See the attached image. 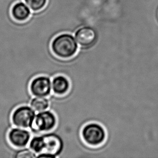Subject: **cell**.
<instances>
[{
  "label": "cell",
  "mask_w": 158,
  "mask_h": 158,
  "mask_svg": "<svg viewBox=\"0 0 158 158\" xmlns=\"http://www.w3.org/2000/svg\"><path fill=\"white\" fill-rule=\"evenodd\" d=\"M75 39L81 47L84 48L91 47L94 45L97 40V34L94 28L83 27L75 32Z\"/></svg>",
  "instance_id": "obj_8"
},
{
  "label": "cell",
  "mask_w": 158,
  "mask_h": 158,
  "mask_svg": "<svg viewBox=\"0 0 158 158\" xmlns=\"http://www.w3.org/2000/svg\"><path fill=\"white\" fill-rule=\"evenodd\" d=\"M70 82L67 78L63 76H57L53 78L52 81V90L58 96L66 94L70 89Z\"/></svg>",
  "instance_id": "obj_10"
},
{
  "label": "cell",
  "mask_w": 158,
  "mask_h": 158,
  "mask_svg": "<svg viewBox=\"0 0 158 158\" xmlns=\"http://www.w3.org/2000/svg\"><path fill=\"white\" fill-rule=\"evenodd\" d=\"M44 151L56 157L59 156L63 150L64 143L62 138L55 133H47L43 135Z\"/></svg>",
  "instance_id": "obj_6"
},
{
  "label": "cell",
  "mask_w": 158,
  "mask_h": 158,
  "mask_svg": "<svg viewBox=\"0 0 158 158\" xmlns=\"http://www.w3.org/2000/svg\"><path fill=\"white\" fill-rule=\"evenodd\" d=\"M49 101L46 97H36L30 102V107L36 112L46 111L49 107Z\"/></svg>",
  "instance_id": "obj_11"
},
{
  "label": "cell",
  "mask_w": 158,
  "mask_h": 158,
  "mask_svg": "<svg viewBox=\"0 0 158 158\" xmlns=\"http://www.w3.org/2000/svg\"><path fill=\"white\" fill-rule=\"evenodd\" d=\"M8 138L10 143L18 148H26L30 142L31 135L25 128L13 127L9 131Z\"/></svg>",
  "instance_id": "obj_7"
},
{
  "label": "cell",
  "mask_w": 158,
  "mask_h": 158,
  "mask_svg": "<svg viewBox=\"0 0 158 158\" xmlns=\"http://www.w3.org/2000/svg\"><path fill=\"white\" fill-rule=\"evenodd\" d=\"M81 137L88 145L97 146L104 142L106 135L104 128L101 125L90 123L86 125L82 129Z\"/></svg>",
  "instance_id": "obj_2"
},
{
  "label": "cell",
  "mask_w": 158,
  "mask_h": 158,
  "mask_svg": "<svg viewBox=\"0 0 158 158\" xmlns=\"http://www.w3.org/2000/svg\"><path fill=\"white\" fill-rule=\"evenodd\" d=\"M57 124L55 115L51 111L40 112L36 115L31 128L34 132H47L52 130Z\"/></svg>",
  "instance_id": "obj_4"
},
{
  "label": "cell",
  "mask_w": 158,
  "mask_h": 158,
  "mask_svg": "<svg viewBox=\"0 0 158 158\" xmlns=\"http://www.w3.org/2000/svg\"><path fill=\"white\" fill-rule=\"evenodd\" d=\"M11 13L13 19L19 22H24L28 20L31 15V11L26 3L18 1L13 4Z\"/></svg>",
  "instance_id": "obj_9"
},
{
  "label": "cell",
  "mask_w": 158,
  "mask_h": 158,
  "mask_svg": "<svg viewBox=\"0 0 158 158\" xmlns=\"http://www.w3.org/2000/svg\"><path fill=\"white\" fill-rule=\"evenodd\" d=\"M36 157V154L31 150L24 148H19L15 158H32Z\"/></svg>",
  "instance_id": "obj_14"
},
{
  "label": "cell",
  "mask_w": 158,
  "mask_h": 158,
  "mask_svg": "<svg viewBox=\"0 0 158 158\" xmlns=\"http://www.w3.org/2000/svg\"><path fill=\"white\" fill-rule=\"evenodd\" d=\"M29 148L36 154H41L44 151L43 136H37L32 138L29 143Z\"/></svg>",
  "instance_id": "obj_12"
},
{
  "label": "cell",
  "mask_w": 158,
  "mask_h": 158,
  "mask_svg": "<svg viewBox=\"0 0 158 158\" xmlns=\"http://www.w3.org/2000/svg\"><path fill=\"white\" fill-rule=\"evenodd\" d=\"M30 10L37 12L41 11L47 4L48 0H23Z\"/></svg>",
  "instance_id": "obj_13"
},
{
  "label": "cell",
  "mask_w": 158,
  "mask_h": 158,
  "mask_svg": "<svg viewBox=\"0 0 158 158\" xmlns=\"http://www.w3.org/2000/svg\"><path fill=\"white\" fill-rule=\"evenodd\" d=\"M53 54L61 59H69L76 54L77 42L75 37L69 34H62L56 37L51 44Z\"/></svg>",
  "instance_id": "obj_1"
},
{
  "label": "cell",
  "mask_w": 158,
  "mask_h": 158,
  "mask_svg": "<svg viewBox=\"0 0 158 158\" xmlns=\"http://www.w3.org/2000/svg\"><path fill=\"white\" fill-rule=\"evenodd\" d=\"M35 112L31 107L26 105H20L13 111L11 115V122L14 126L20 128H31Z\"/></svg>",
  "instance_id": "obj_3"
},
{
  "label": "cell",
  "mask_w": 158,
  "mask_h": 158,
  "mask_svg": "<svg viewBox=\"0 0 158 158\" xmlns=\"http://www.w3.org/2000/svg\"><path fill=\"white\" fill-rule=\"evenodd\" d=\"M30 92L35 97H47L52 92V81L47 76H38L32 79L29 85Z\"/></svg>",
  "instance_id": "obj_5"
}]
</instances>
